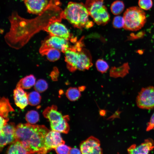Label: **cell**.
Masks as SVG:
<instances>
[{"label": "cell", "mask_w": 154, "mask_h": 154, "mask_svg": "<svg viewBox=\"0 0 154 154\" xmlns=\"http://www.w3.org/2000/svg\"><path fill=\"white\" fill-rule=\"evenodd\" d=\"M66 95L69 100L75 101L80 96V90L76 88L70 87L67 90Z\"/></svg>", "instance_id": "obj_23"}, {"label": "cell", "mask_w": 154, "mask_h": 154, "mask_svg": "<svg viewBox=\"0 0 154 154\" xmlns=\"http://www.w3.org/2000/svg\"><path fill=\"white\" fill-rule=\"evenodd\" d=\"M91 56L87 50H82L79 51L77 69L83 71L88 70L92 66Z\"/></svg>", "instance_id": "obj_17"}, {"label": "cell", "mask_w": 154, "mask_h": 154, "mask_svg": "<svg viewBox=\"0 0 154 154\" xmlns=\"http://www.w3.org/2000/svg\"><path fill=\"white\" fill-rule=\"evenodd\" d=\"M69 48L68 40L58 37L50 35L42 42L39 52L41 55L44 56L51 48H55L65 53Z\"/></svg>", "instance_id": "obj_6"}, {"label": "cell", "mask_w": 154, "mask_h": 154, "mask_svg": "<svg viewBox=\"0 0 154 154\" xmlns=\"http://www.w3.org/2000/svg\"><path fill=\"white\" fill-rule=\"evenodd\" d=\"M16 127L13 122L6 124L0 129V149L1 151L7 145L16 140Z\"/></svg>", "instance_id": "obj_8"}, {"label": "cell", "mask_w": 154, "mask_h": 154, "mask_svg": "<svg viewBox=\"0 0 154 154\" xmlns=\"http://www.w3.org/2000/svg\"><path fill=\"white\" fill-rule=\"evenodd\" d=\"M44 116L48 119L50 122L51 128L60 123L64 118V116L57 110L55 105L46 108L43 111Z\"/></svg>", "instance_id": "obj_13"}, {"label": "cell", "mask_w": 154, "mask_h": 154, "mask_svg": "<svg viewBox=\"0 0 154 154\" xmlns=\"http://www.w3.org/2000/svg\"><path fill=\"white\" fill-rule=\"evenodd\" d=\"M14 111L11 105L9 100L4 97L1 98L0 103V114L5 118H7L9 113Z\"/></svg>", "instance_id": "obj_20"}, {"label": "cell", "mask_w": 154, "mask_h": 154, "mask_svg": "<svg viewBox=\"0 0 154 154\" xmlns=\"http://www.w3.org/2000/svg\"><path fill=\"white\" fill-rule=\"evenodd\" d=\"M96 66L98 70L102 73L106 72L109 68L107 63L102 59H99L96 61Z\"/></svg>", "instance_id": "obj_28"}, {"label": "cell", "mask_w": 154, "mask_h": 154, "mask_svg": "<svg viewBox=\"0 0 154 154\" xmlns=\"http://www.w3.org/2000/svg\"><path fill=\"white\" fill-rule=\"evenodd\" d=\"M154 148L153 141L151 138H148L138 145L135 144L131 145L127 151L129 154H148Z\"/></svg>", "instance_id": "obj_14"}, {"label": "cell", "mask_w": 154, "mask_h": 154, "mask_svg": "<svg viewBox=\"0 0 154 154\" xmlns=\"http://www.w3.org/2000/svg\"><path fill=\"white\" fill-rule=\"evenodd\" d=\"M82 153L80 149L74 147L71 148L69 154H80Z\"/></svg>", "instance_id": "obj_35"}, {"label": "cell", "mask_w": 154, "mask_h": 154, "mask_svg": "<svg viewBox=\"0 0 154 154\" xmlns=\"http://www.w3.org/2000/svg\"><path fill=\"white\" fill-rule=\"evenodd\" d=\"M68 120L69 117L68 116H64V118L62 121L57 125L51 127V130L60 133H68L69 130V126L68 123Z\"/></svg>", "instance_id": "obj_21"}, {"label": "cell", "mask_w": 154, "mask_h": 154, "mask_svg": "<svg viewBox=\"0 0 154 154\" xmlns=\"http://www.w3.org/2000/svg\"><path fill=\"white\" fill-rule=\"evenodd\" d=\"M9 120L8 118H5L1 116H0V129L7 123V122Z\"/></svg>", "instance_id": "obj_34"}, {"label": "cell", "mask_w": 154, "mask_h": 154, "mask_svg": "<svg viewBox=\"0 0 154 154\" xmlns=\"http://www.w3.org/2000/svg\"><path fill=\"white\" fill-rule=\"evenodd\" d=\"M65 143L60 132L54 131H49L46 135L44 140V147L47 153L55 149L60 144Z\"/></svg>", "instance_id": "obj_11"}, {"label": "cell", "mask_w": 154, "mask_h": 154, "mask_svg": "<svg viewBox=\"0 0 154 154\" xmlns=\"http://www.w3.org/2000/svg\"><path fill=\"white\" fill-rule=\"evenodd\" d=\"M124 20L123 28L129 31H136L142 28L146 21L145 12L138 7L127 9L123 14Z\"/></svg>", "instance_id": "obj_4"}, {"label": "cell", "mask_w": 154, "mask_h": 154, "mask_svg": "<svg viewBox=\"0 0 154 154\" xmlns=\"http://www.w3.org/2000/svg\"><path fill=\"white\" fill-rule=\"evenodd\" d=\"M88 11L82 3L69 2L62 13V19H66L73 26L81 29H88L93 25L89 20Z\"/></svg>", "instance_id": "obj_3"}, {"label": "cell", "mask_w": 154, "mask_h": 154, "mask_svg": "<svg viewBox=\"0 0 154 154\" xmlns=\"http://www.w3.org/2000/svg\"><path fill=\"white\" fill-rule=\"evenodd\" d=\"M112 24L114 27L116 29H120L123 27L124 24L123 17L120 16H116L114 18Z\"/></svg>", "instance_id": "obj_29"}, {"label": "cell", "mask_w": 154, "mask_h": 154, "mask_svg": "<svg viewBox=\"0 0 154 154\" xmlns=\"http://www.w3.org/2000/svg\"><path fill=\"white\" fill-rule=\"evenodd\" d=\"M7 154H30L18 141H15L11 143L7 151Z\"/></svg>", "instance_id": "obj_18"}, {"label": "cell", "mask_w": 154, "mask_h": 154, "mask_svg": "<svg viewBox=\"0 0 154 154\" xmlns=\"http://www.w3.org/2000/svg\"><path fill=\"white\" fill-rule=\"evenodd\" d=\"M48 88V84L44 80L40 79L36 82L34 88L36 91L42 93L45 91Z\"/></svg>", "instance_id": "obj_27"}, {"label": "cell", "mask_w": 154, "mask_h": 154, "mask_svg": "<svg viewBox=\"0 0 154 154\" xmlns=\"http://www.w3.org/2000/svg\"><path fill=\"white\" fill-rule=\"evenodd\" d=\"M80 149L81 153L84 154H100L102 153L99 141L93 136L83 141L80 144Z\"/></svg>", "instance_id": "obj_9"}, {"label": "cell", "mask_w": 154, "mask_h": 154, "mask_svg": "<svg viewBox=\"0 0 154 154\" xmlns=\"http://www.w3.org/2000/svg\"><path fill=\"white\" fill-rule=\"evenodd\" d=\"M49 130L43 125L20 123L16 127V140L31 153L45 154V136Z\"/></svg>", "instance_id": "obj_2"}, {"label": "cell", "mask_w": 154, "mask_h": 154, "mask_svg": "<svg viewBox=\"0 0 154 154\" xmlns=\"http://www.w3.org/2000/svg\"><path fill=\"white\" fill-rule=\"evenodd\" d=\"M25 118L26 121L31 124H34L39 120V115L38 113L35 110L28 111L26 114Z\"/></svg>", "instance_id": "obj_25"}, {"label": "cell", "mask_w": 154, "mask_h": 154, "mask_svg": "<svg viewBox=\"0 0 154 154\" xmlns=\"http://www.w3.org/2000/svg\"><path fill=\"white\" fill-rule=\"evenodd\" d=\"M46 55L48 60L51 62H54L60 58V51L55 48H51L48 50Z\"/></svg>", "instance_id": "obj_26"}, {"label": "cell", "mask_w": 154, "mask_h": 154, "mask_svg": "<svg viewBox=\"0 0 154 154\" xmlns=\"http://www.w3.org/2000/svg\"><path fill=\"white\" fill-rule=\"evenodd\" d=\"M41 100V96L38 92L36 91L28 94V104L31 106H35L39 104Z\"/></svg>", "instance_id": "obj_24"}, {"label": "cell", "mask_w": 154, "mask_h": 154, "mask_svg": "<svg viewBox=\"0 0 154 154\" xmlns=\"http://www.w3.org/2000/svg\"><path fill=\"white\" fill-rule=\"evenodd\" d=\"M85 5L89 15L98 25H105L110 20V16L103 0H86Z\"/></svg>", "instance_id": "obj_5"}, {"label": "cell", "mask_w": 154, "mask_h": 154, "mask_svg": "<svg viewBox=\"0 0 154 154\" xmlns=\"http://www.w3.org/2000/svg\"><path fill=\"white\" fill-rule=\"evenodd\" d=\"M154 129V113L151 117L148 123L146 130L149 131Z\"/></svg>", "instance_id": "obj_32"}, {"label": "cell", "mask_w": 154, "mask_h": 154, "mask_svg": "<svg viewBox=\"0 0 154 154\" xmlns=\"http://www.w3.org/2000/svg\"><path fill=\"white\" fill-rule=\"evenodd\" d=\"M28 95V93L23 89L16 87L13 91V97L17 106L21 109H24L29 104Z\"/></svg>", "instance_id": "obj_16"}, {"label": "cell", "mask_w": 154, "mask_h": 154, "mask_svg": "<svg viewBox=\"0 0 154 154\" xmlns=\"http://www.w3.org/2000/svg\"><path fill=\"white\" fill-rule=\"evenodd\" d=\"M43 30L48 33L51 36L58 37L68 40L71 39V34L68 30L60 22L56 21L50 24Z\"/></svg>", "instance_id": "obj_10"}, {"label": "cell", "mask_w": 154, "mask_h": 154, "mask_svg": "<svg viewBox=\"0 0 154 154\" xmlns=\"http://www.w3.org/2000/svg\"><path fill=\"white\" fill-rule=\"evenodd\" d=\"M35 83V77L33 75L31 74L21 79L17 84L16 87L23 89H29L34 86Z\"/></svg>", "instance_id": "obj_19"}, {"label": "cell", "mask_w": 154, "mask_h": 154, "mask_svg": "<svg viewBox=\"0 0 154 154\" xmlns=\"http://www.w3.org/2000/svg\"><path fill=\"white\" fill-rule=\"evenodd\" d=\"M124 7L125 5L122 1L117 0L112 3L110 9L113 14L117 15L120 14L123 11Z\"/></svg>", "instance_id": "obj_22"}, {"label": "cell", "mask_w": 154, "mask_h": 154, "mask_svg": "<svg viewBox=\"0 0 154 154\" xmlns=\"http://www.w3.org/2000/svg\"><path fill=\"white\" fill-rule=\"evenodd\" d=\"M138 3L141 8L145 10L149 9L153 6L152 0H139Z\"/></svg>", "instance_id": "obj_31"}, {"label": "cell", "mask_w": 154, "mask_h": 154, "mask_svg": "<svg viewBox=\"0 0 154 154\" xmlns=\"http://www.w3.org/2000/svg\"><path fill=\"white\" fill-rule=\"evenodd\" d=\"M136 102L140 108L149 110L154 108V87L142 88L137 96Z\"/></svg>", "instance_id": "obj_7"}, {"label": "cell", "mask_w": 154, "mask_h": 154, "mask_svg": "<svg viewBox=\"0 0 154 154\" xmlns=\"http://www.w3.org/2000/svg\"><path fill=\"white\" fill-rule=\"evenodd\" d=\"M59 0H50L44 11L36 17L26 19L14 11L9 18L11 24L9 31L5 35V40L10 47L19 49L26 44L35 34L50 24L60 22L63 10Z\"/></svg>", "instance_id": "obj_1"}, {"label": "cell", "mask_w": 154, "mask_h": 154, "mask_svg": "<svg viewBox=\"0 0 154 154\" xmlns=\"http://www.w3.org/2000/svg\"><path fill=\"white\" fill-rule=\"evenodd\" d=\"M58 71L57 69L55 68L50 74L52 79L53 80H56L58 75Z\"/></svg>", "instance_id": "obj_33"}, {"label": "cell", "mask_w": 154, "mask_h": 154, "mask_svg": "<svg viewBox=\"0 0 154 154\" xmlns=\"http://www.w3.org/2000/svg\"><path fill=\"white\" fill-rule=\"evenodd\" d=\"M71 147L65 144V143L60 144L55 149L56 152L58 154H69Z\"/></svg>", "instance_id": "obj_30"}, {"label": "cell", "mask_w": 154, "mask_h": 154, "mask_svg": "<svg viewBox=\"0 0 154 154\" xmlns=\"http://www.w3.org/2000/svg\"><path fill=\"white\" fill-rule=\"evenodd\" d=\"M49 2L48 0H24L28 12L38 15L44 11Z\"/></svg>", "instance_id": "obj_12"}, {"label": "cell", "mask_w": 154, "mask_h": 154, "mask_svg": "<svg viewBox=\"0 0 154 154\" xmlns=\"http://www.w3.org/2000/svg\"><path fill=\"white\" fill-rule=\"evenodd\" d=\"M75 47H69L65 53V61L67 63V66L71 72L77 69L79 51Z\"/></svg>", "instance_id": "obj_15"}]
</instances>
